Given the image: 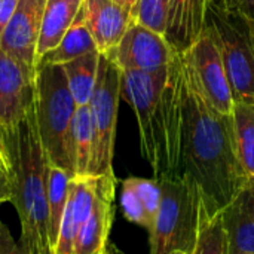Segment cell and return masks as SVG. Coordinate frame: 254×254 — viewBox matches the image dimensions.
Masks as SVG:
<instances>
[{
  "label": "cell",
  "mask_w": 254,
  "mask_h": 254,
  "mask_svg": "<svg viewBox=\"0 0 254 254\" xmlns=\"http://www.w3.org/2000/svg\"><path fill=\"white\" fill-rule=\"evenodd\" d=\"M182 58L183 124L179 174L188 176L199 188L210 216L219 214L237 195L249 176L235 144L232 116L213 109L199 92Z\"/></svg>",
  "instance_id": "obj_1"
},
{
  "label": "cell",
  "mask_w": 254,
  "mask_h": 254,
  "mask_svg": "<svg viewBox=\"0 0 254 254\" xmlns=\"http://www.w3.org/2000/svg\"><path fill=\"white\" fill-rule=\"evenodd\" d=\"M122 98L138 122L140 147L155 179L179 176L183 92L180 52L159 71H122Z\"/></svg>",
  "instance_id": "obj_2"
},
{
  "label": "cell",
  "mask_w": 254,
  "mask_h": 254,
  "mask_svg": "<svg viewBox=\"0 0 254 254\" xmlns=\"http://www.w3.org/2000/svg\"><path fill=\"white\" fill-rule=\"evenodd\" d=\"M7 173L12 182V205L21 225V243L28 254H54L48 208V158L33 109L10 128H0Z\"/></svg>",
  "instance_id": "obj_3"
},
{
  "label": "cell",
  "mask_w": 254,
  "mask_h": 254,
  "mask_svg": "<svg viewBox=\"0 0 254 254\" xmlns=\"http://www.w3.org/2000/svg\"><path fill=\"white\" fill-rule=\"evenodd\" d=\"M76 103L63 65L37 64L34 73L33 112L39 137L51 165L74 176L71 127Z\"/></svg>",
  "instance_id": "obj_4"
},
{
  "label": "cell",
  "mask_w": 254,
  "mask_h": 254,
  "mask_svg": "<svg viewBox=\"0 0 254 254\" xmlns=\"http://www.w3.org/2000/svg\"><path fill=\"white\" fill-rule=\"evenodd\" d=\"M158 182L162 198L149 229L150 254H192L204 205L199 188L192 179L180 174Z\"/></svg>",
  "instance_id": "obj_5"
},
{
  "label": "cell",
  "mask_w": 254,
  "mask_h": 254,
  "mask_svg": "<svg viewBox=\"0 0 254 254\" xmlns=\"http://www.w3.org/2000/svg\"><path fill=\"white\" fill-rule=\"evenodd\" d=\"M205 27L214 36L232 97H254V18L207 3Z\"/></svg>",
  "instance_id": "obj_6"
},
{
  "label": "cell",
  "mask_w": 254,
  "mask_h": 254,
  "mask_svg": "<svg viewBox=\"0 0 254 254\" xmlns=\"http://www.w3.org/2000/svg\"><path fill=\"white\" fill-rule=\"evenodd\" d=\"M121 97L122 70L109 55L101 54L97 85L88 104L94 128V156L89 176H115L113 153Z\"/></svg>",
  "instance_id": "obj_7"
},
{
  "label": "cell",
  "mask_w": 254,
  "mask_h": 254,
  "mask_svg": "<svg viewBox=\"0 0 254 254\" xmlns=\"http://www.w3.org/2000/svg\"><path fill=\"white\" fill-rule=\"evenodd\" d=\"M189 71L207 103L220 113L231 115L234 97L223 60L213 33L204 25L193 45L185 51Z\"/></svg>",
  "instance_id": "obj_8"
},
{
  "label": "cell",
  "mask_w": 254,
  "mask_h": 254,
  "mask_svg": "<svg viewBox=\"0 0 254 254\" xmlns=\"http://www.w3.org/2000/svg\"><path fill=\"white\" fill-rule=\"evenodd\" d=\"M179 52L164 34L131 22L118 46L106 54L122 70L155 73L167 68Z\"/></svg>",
  "instance_id": "obj_9"
},
{
  "label": "cell",
  "mask_w": 254,
  "mask_h": 254,
  "mask_svg": "<svg viewBox=\"0 0 254 254\" xmlns=\"http://www.w3.org/2000/svg\"><path fill=\"white\" fill-rule=\"evenodd\" d=\"M36 70L0 48V128H10L33 109Z\"/></svg>",
  "instance_id": "obj_10"
},
{
  "label": "cell",
  "mask_w": 254,
  "mask_h": 254,
  "mask_svg": "<svg viewBox=\"0 0 254 254\" xmlns=\"http://www.w3.org/2000/svg\"><path fill=\"white\" fill-rule=\"evenodd\" d=\"M45 4L46 0H19L0 37L1 49L12 54L34 70Z\"/></svg>",
  "instance_id": "obj_11"
},
{
  "label": "cell",
  "mask_w": 254,
  "mask_h": 254,
  "mask_svg": "<svg viewBox=\"0 0 254 254\" xmlns=\"http://www.w3.org/2000/svg\"><path fill=\"white\" fill-rule=\"evenodd\" d=\"M115 176H98L97 199L89 217L79 228L74 254H101L106 252V244L115 217Z\"/></svg>",
  "instance_id": "obj_12"
},
{
  "label": "cell",
  "mask_w": 254,
  "mask_h": 254,
  "mask_svg": "<svg viewBox=\"0 0 254 254\" xmlns=\"http://www.w3.org/2000/svg\"><path fill=\"white\" fill-rule=\"evenodd\" d=\"M85 24L100 54L112 52L132 22L131 12L115 0H83Z\"/></svg>",
  "instance_id": "obj_13"
},
{
  "label": "cell",
  "mask_w": 254,
  "mask_h": 254,
  "mask_svg": "<svg viewBox=\"0 0 254 254\" xmlns=\"http://www.w3.org/2000/svg\"><path fill=\"white\" fill-rule=\"evenodd\" d=\"M231 254H254V177H249L220 211Z\"/></svg>",
  "instance_id": "obj_14"
},
{
  "label": "cell",
  "mask_w": 254,
  "mask_h": 254,
  "mask_svg": "<svg viewBox=\"0 0 254 254\" xmlns=\"http://www.w3.org/2000/svg\"><path fill=\"white\" fill-rule=\"evenodd\" d=\"M207 0H170L165 37L177 52L188 51L205 25Z\"/></svg>",
  "instance_id": "obj_15"
},
{
  "label": "cell",
  "mask_w": 254,
  "mask_h": 254,
  "mask_svg": "<svg viewBox=\"0 0 254 254\" xmlns=\"http://www.w3.org/2000/svg\"><path fill=\"white\" fill-rule=\"evenodd\" d=\"M83 0H46L36 51L37 60L60 43L80 12Z\"/></svg>",
  "instance_id": "obj_16"
},
{
  "label": "cell",
  "mask_w": 254,
  "mask_h": 254,
  "mask_svg": "<svg viewBox=\"0 0 254 254\" xmlns=\"http://www.w3.org/2000/svg\"><path fill=\"white\" fill-rule=\"evenodd\" d=\"M94 51H98V49H97V45L85 24L83 12L80 9L76 19L73 21L70 28L65 31V34L63 36L60 43L54 49H51L49 52L42 55L37 60V64L63 65L71 60H76V58L86 55L89 52H94Z\"/></svg>",
  "instance_id": "obj_17"
},
{
  "label": "cell",
  "mask_w": 254,
  "mask_h": 254,
  "mask_svg": "<svg viewBox=\"0 0 254 254\" xmlns=\"http://www.w3.org/2000/svg\"><path fill=\"white\" fill-rule=\"evenodd\" d=\"M231 116L241 165L249 177H254V97L235 98Z\"/></svg>",
  "instance_id": "obj_18"
},
{
  "label": "cell",
  "mask_w": 254,
  "mask_h": 254,
  "mask_svg": "<svg viewBox=\"0 0 254 254\" xmlns=\"http://www.w3.org/2000/svg\"><path fill=\"white\" fill-rule=\"evenodd\" d=\"M100 57L101 54L98 51H94L63 64L68 89L77 107L88 106L92 98L98 77Z\"/></svg>",
  "instance_id": "obj_19"
},
{
  "label": "cell",
  "mask_w": 254,
  "mask_h": 254,
  "mask_svg": "<svg viewBox=\"0 0 254 254\" xmlns=\"http://www.w3.org/2000/svg\"><path fill=\"white\" fill-rule=\"evenodd\" d=\"M74 176H89L94 156V128L89 106L76 109L71 127Z\"/></svg>",
  "instance_id": "obj_20"
},
{
  "label": "cell",
  "mask_w": 254,
  "mask_h": 254,
  "mask_svg": "<svg viewBox=\"0 0 254 254\" xmlns=\"http://www.w3.org/2000/svg\"><path fill=\"white\" fill-rule=\"evenodd\" d=\"M74 176L68 171L51 165L48 167V208H49V228H51V241L55 247L58 240V232L63 220V214L68 201L70 183Z\"/></svg>",
  "instance_id": "obj_21"
},
{
  "label": "cell",
  "mask_w": 254,
  "mask_h": 254,
  "mask_svg": "<svg viewBox=\"0 0 254 254\" xmlns=\"http://www.w3.org/2000/svg\"><path fill=\"white\" fill-rule=\"evenodd\" d=\"M192 254H231L229 241L220 213L210 216L202 205L198 240Z\"/></svg>",
  "instance_id": "obj_22"
},
{
  "label": "cell",
  "mask_w": 254,
  "mask_h": 254,
  "mask_svg": "<svg viewBox=\"0 0 254 254\" xmlns=\"http://www.w3.org/2000/svg\"><path fill=\"white\" fill-rule=\"evenodd\" d=\"M170 0H137L131 10L132 22L165 36Z\"/></svg>",
  "instance_id": "obj_23"
},
{
  "label": "cell",
  "mask_w": 254,
  "mask_h": 254,
  "mask_svg": "<svg viewBox=\"0 0 254 254\" xmlns=\"http://www.w3.org/2000/svg\"><path fill=\"white\" fill-rule=\"evenodd\" d=\"M121 207L124 211V216L128 222L135 223L144 229H150L152 220L144 208V204L141 198L138 196L137 190L131 185L129 179H125L122 182V192H121Z\"/></svg>",
  "instance_id": "obj_24"
},
{
  "label": "cell",
  "mask_w": 254,
  "mask_h": 254,
  "mask_svg": "<svg viewBox=\"0 0 254 254\" xmlns=\"http://www.w3.org/2000/svg\"><path fill=\"white\" fill-rule=\"evenodd\" d=\"M134 189L137 190L138 196L141 198L144 208L153 223L155 216L158 213L161 198H162V188L161 183L153 177V179H141V177H128ZM152 228V226H150Z\"/></svg>",
  "instance_id": "obj_25"
},
{
  "label": "cell",
  "mask_w": 254,
  "mask_h": 254,
  "mask_svg": "<svg viewBox=\"0 0 254 254\" xmlns=\"http://www.w3.org/2000/svg\"><path fill=\"white\" fill-rule=\"evenodd\" d=\"M0 254H28L24 244L16 243L10 235L9 228L0 219Z\"/></svg>",
  "instance_id": "obj_26"
},
{
  "label": "cell",
  "mask_w": 254,
  "mask_h": 254,
  "mask_svg": "<svg viewBox=\"0 0 254 254\" xmlns=\"http://www.w3.org/2000/svg\"><path fill=\"white\" fill-rule=\"evenodd\" d=\"M207 3H216L226 9L238 10L254 18V0H207Z\"/></svg>",
  "instance_id": "obj_27"
},
{
  "label": "cell",
  "mask_w": 254,
  "mask_h": 254,
  "mask_svg": "<svg viewBox=\"0 0 254 254\" xmlns=\"http://www.w3.org/2000/svg\"><path fill=\"white\" fill-rule=\"evenodd\" d=\"M12 182H10V176L9 173L0 165V205L1 204H12Z\"/></svg>",
  "instance_id": "obj_28"
},
{
  "label": "cell",
  "mask_w": 254,
  "mask_h": 254,
  "mask_svg": "<svg viewBox=\"0 0 254 254\" xmlns=\"http://www.w3.org/2000/svg\"><path fill=\"white\" fill-rule=\"evenodd\" d=\"M19 0H0V37L9 24Z\"/></svg>",
  "instance_id": "obj_29"
},
{
  "label": "cell",
  "mask_w": 254,
  "mask_h": 254,
  "mask_svg": "<svg viewBox=\"0 0 254 254\" xmlns=\"http://www.w3.org/2000/svg\"><path fill=\"white\" fill-rule=\"evenodd\" d=\"M116 3H119V4H122L124 7H127L129 12L132 10V7L135 6V3H137V0H115Z\"/></svg>",
  "instance_id": "obj_30"
},
{
  "label": "cell",
  "mask_w": 254,
  "mask_h": 254,
  "mask_svg": "<svg viewBox=\"0 0 254 254\" xmlns=\"http://www.w3.org/2000/svg\"><path fill=\"white\" fill-rule=\"evenodd\" d=\"M0 165L7 171V161H6V155H4V150H3L1 143H0Z\"/></svg>",
  "instance_id": "obj_31"
},
{
  "label": "cell",
  "mask_w": 254,
  "mask_h": 254,
  "mask_svg": "<svg viewBox=\"0 0 254 254\" xmlns=\"http://www.w3.org/2000/svg\"><path fill=\"white\" fill-rule=\"evenodd\" d=\"M171 254H183V253H179V252H176V253H171Z\"/></svg>",
  "instance_id": "obj_32"
},
{
  "label": "cell",
  "mask_w": 254,
  "mask_h": 254,
  "mask_svg": "<svg viewBox=\"0 0 254 254\" xmlns=\"http://www.w3.org/2000/svg\"><path fill=\"white\" fill-rule=\"evenodd\" d=\"M103 254H109V253H107V250H106V252H104V253H103Z\"/></svg>",
  "instance_id": "obj_33"
},
{
  "label": "cell",
  "mask_w": 254,
  "mask_h": 254,
  "mask_svg": "<svg viewBox=\"0 0 254 254\" xmlns=\"http://www.w3.org/2000/svg\"><path fill=\"white\" fill-rule=\"evenodd\" d=\"M103 253H104V252H103ZM103 253H101V254H103Z\"/></svg>",
  "instance_id": "obj_34"
}]
</instances>
